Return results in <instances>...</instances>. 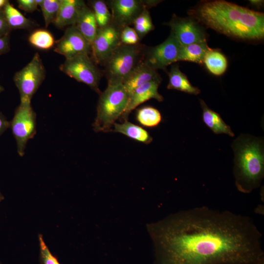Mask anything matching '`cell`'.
<instances>
[{
	"label": "cell",
	"mask_w": 264,
	"mask_h": 264,
	"mask_svg": "<svg viewBox=\"0 0 264 264\" xmlns=\"http://www.w3.org/2000/svg\"><path fill=\"white\" fill-rule=\"evenodd\" d=\"M155 264H260L262 235L248 217L200 206L148 225Z\"/></svg>",
	"instance_id": "6da1fadb"
},
{
	"label": "cell",
	"mask_w": 264,
	"mask_h": 264,
	"mask_svg": "<svg viewBox=\"0 0 264 264\" xmlns=\"http://www.w3.org/2000/svg\"><path fill=\"white\" fill-rule=\"evenodd\" d=\"M192 14L208 27L238 39L259 40L264 37V15L224 0L203 2Z\"/></svg>",
	"instance_id": "7a4b0ae2"
},
{
	"label": "cell",
	"mask_w": 264,
	"mask_h": 264,
	"mask_svg": "<svg viewBox=\"0 0 264 264\" xmlns=\"http://www.w3.org/2000/svg\"><path fill=\"white\" fill-rule=\"evenodd\" d=\"M231 147L235 185L239 191L249 194L261 185L264 177V138L241 134Z\"/></svg>",
	"instance_id": "3957f363"
},
{
	"label": "cell",
	"mask_w": 264,
	"mask_h": 264,
	"mask_svg": "<svg viewBox=\"0 0 264 264\" xmlns=\"http://www.w3.org/2000/svg\"><path fill=\"white\" fill-rule=\"evenodd\" d=\"M128 99L123 84H108L106 89L99 94L93 130L97 132L111 131L125 110Z\"/></svg>",
	"instance_id": "277c9868"
},
{
	"label": "cell",
	"mask_w": 264,
	"mask_h": 264,
	"mask_svg": "<svg viewBox=\"0 0 264 264\" xmlns=\"http://www.w3.org/2000/svg\"><path fill=\"white\" fill-rule=\"evenodd\" d=\"M145 47L121 44L104 64L108 84H123L143 61Z\"/></svg>",
	"instance_id": "5b68a950"
},
{
	"label": "cell",
	"mask_w": 264,
	"mask_h": 264,
	"mask_svg": "<svg viewBox=\"0 0 264 264\" xmlns=\"http://www.w3.org/2000/svg\"><path fill=\"white\" fill-rule=\"evenodd\" d=\"M10 127L16 141L17 152L22 156L28 141L36 133V114L31 102H21L10 122Z\"/></svg>",
	"instance_id": "8992f818"
},
{
	"label": "cell",
	"mask_w": 264,
	"mask_h": 264,
	"mask_svg": "<svg viewBox=\"0 0 264 264\" xmlns=\"http://www.w3.org/2000/svg\"><path fill=\"white\" fill-rule=\"evenodd\" d=\"M60 69L78 82L83 83L99 94L101 92L99 84L102 76L100 70L88 54H82L66 59Z\"/></svg>",
	"instance_id": "52a82bcc"
},
{
	"label": "cell",
	"mask_w": 264,
	"mask_h": 264,
	"mask_svg": "<svg viewBox=\"0 0 264 264\" xmlns=\"http://www.w3.org/2000/svg\"><path fill=\"white\" fill-rule=\"evenodd\" d=\"M45 77V67L40 55L36 53L30 62L14 76L13 80L19 91L21 102H31Z\"/></svg>",
	"instance_id": "ba28073f"
},
{
	"label": "cell",
	"mask_w": 264,
	"mask_h": 264,
	"mask_svg": "<svg viewBox=\"0 0 264 264\" xmlns=\"http://www.w3.org/2000/svg\"><path fill=\"white\" fill-rule=\"evenodd\" d=\"M159 1L149 0H110L106 1L111 15V23L121 30L132 25L145 9L156 5Z\"/></svg>",
	"instance_id": "9c48e42d"
},
{
	"label": "cell",
	"mask_w": 264,
	"mask_h": 264,
	"mask_svg": "<svg viewBox=\"0 0 264 264\" xmlns=\"http://www.w3.org/2000/svg\"><path fill=\"white\" fill-rule=\"evenodd\" d=\"M181 46L171 32L161 44L154 47L146 46L143 61L156 70L165 69L168 66L178 61Z\"/></svg>",
	"instance_id": "30bf717a"
},
{
	"label": "cell",
	"mask_w": 264,
	"mask_h": 264,
	"mask_svg": "<svg viewBox=\"0 0 264 264\" xmlns=\"http://www.w3.org/2000/svg\"><path fill=\"white\" fill-rule=\"evenodd\" d=\"M121 30L112 23L98 28L91 44V57L95 64L103 65L115 49L121 44Z\"/></svg>",
	"instance_id": "8fae6325"
},
{
	"label": "cell",
	"mask_w": 264,
	"mask_h": 264,
	"mask_svg": "<svg viewBox=\"0 0 264 264\" xmlns=\"http://www.w3.org/2000/svg\"><path fill=\"white\" fill-rule=\"evenodd\" d=\"M54 51L69 59L91 53V44L75 25L68 26L63 36L55 43Z\"/></svg>",
	"instance_id": "7c38bea8"
},
{
	"label": "cell",
	"mask_w": 264,
	"mask_h": 264,
	"mask_svg": "<svg viewBox=\"0 0 264 264\" xmlns=\"http://www.w3.org/2000/svg\"><path fill=\"white\" fill-rule=\"evenodd\" d=\"M168 25L182 46L206 42L202 30L192 20L173 17Z\"/></svg>",
	"instance_id": "4fadbf2b"
},
{
	"label": "cell",
	"mask_w": 264,
	"mask_h": 264,
	"mask_svg": "<svg viewBox=\"0 0 264 264\" xmlns=\"http://www.w3.org/2000/svg\"><path fill=\"white\" fill-rule=\"evenodd\" d=\"M161 78L147 82L134 89L129 96L127 107L121 118L123 121L128 120L131 112L140 105L151 99L159 102L163 100V96L158 91Z\"/></svg>",
	"instance_id": "5bb4252c"
},
{
	"label": "cell",
	"mask_w": 264,
	"mask_h": 264,
	"mask_svg": "<svg viewBox=\"0 0 264 264\" xmlns=\"http://www.w3.org/2000/svg\"><path fill=\"white\" fill-rule=\"evenodd\" d=\"M85 4L82 0H62L53 23L59 28L75 25L80 12Z\"/></svg>",
	"instance_id": "9a60e30c"
},
{
	"label": "cell",
	"mask_w": 264,
	"mask_h": 264,
	"mask_svg": "<svg viewBox=\"0 0 264 264\" xmlns=\"http://www.w3.org/2000/svg\"><path fill=\"white\" fill-rule=\"evenodd\" d=\"M160 78L156 69L151 67L142 61L124 82L123 85L129 96L134 89L141 85Z\"/></svg>",
	"instance_id": "2e32d148"
},
{
	"label": "cell",
	"mask_w": 264,
	"mask_h": 264,
	"mask_svg": "<svg viewBox=\"0 0 264 264\" xmlns=\"http://www.w3.org/2000/svg\"><path fill=\"white\" fill-rule=\"evenodd\" d=\"M75 25L82 35L91 44L97 34L98 27L90 7L86 4L84 6L80 12Z\"/></svg>",
	"instance_id": "e0dca14e"
},
{
	"label": "cell",
	"mask_w": 264,
	"mask_h": 264,
	"mask_svg": "<svg viewBox=\"0 0 264 264\" xmlns=\"http://www.w3.org/2000/svg\"><path fill=\"white\" fill-rule=\"evenodd\" d=\"M202 110V120L206 126L216 134H226L231 137L235 134L231 127L217 112L210 109L202 100H200Z\"/></svg>",
	"instance_id": "ac0fdd59"
},
{
	"label": "cell",
	"mask_w": 264,
	"mask_h": 264,
	"mask_svg": "<svg viewBox=\"0 0 264 264\" xmlns=\"http://www.w3.org/2000/svg\"><path fill=\"white\" fill-rule=\"evenodd\" d=\"M112 131L121 133L139 142L149 144L153 141L149 133L141 127L125 120L122 123H115Z\"/></svg>",
	"instance_id": "d6986e66"
},
{
	"label": "cell",
	"mask_w": 264,
	"mask_h": 264,
	"mask_svg": "<svg viewBox=\"0 0 264 264\" xmlns=\"http://www.w3.org/2000/svg\"><path fill=\"white\" fill-rule=\"evenodd\" d=\"M169 83L167 88L176 89L190 94L198 95L200 90L194 87L189 81L186 76L179 69L178 66L174 65L168 73Z\"/></svg>",
	"instance_id": "ffe728a7"
},
{
	"label": "cell",
	"mask_w": 264,
	"mask_h": 264,
	"mask_svg": "<svg viewBox=\"0 0 264 264\" xmlns=\"http://www.w3.org/2000/svg\"><path fill=\"white\" fill-rule=\"evenodd\" d=\"M210 49L206 42L181 46L178 61H185L202 64L205 56Z\"/></svg>",
	"instance_id": "44dd1931"
},
{
	"label": "cell",
	"mask_w": 264,
	"mask_h": 264,
	"mask_svg": "<svg viewBox=\"0 0 264 264\" xmlns=\"http://www.w3.org/2000/svg\"><path fill=\"white\" fill-rule=\"evenodd\" d=\"M2 9L11 29H28L33 26V22L23 15L8 0Z\"/></svg>",
	"instance_id": "7402d4cb"
},
{
	"label": "cell",
	"mask_w": 264,
	"mask_h": 264,
	"mask_svg": "<svg viewBox=\"0 0 264 264\" xmlns=\"http://www.w3.org/2000/svg\"><path fill=\"white\" fill-rule=\"evenodd\" d=\"M203 63L211 73L217 76L222 74L227 67V61L225 56L211 48L206 53Z\"/></svg>",
	"instance_id": "603a6c76"
},
{
	"label": "cell",
	"mask_w": 264,
	"mask_h": 264,
	"mask_svg": "<svg viewBox=\"0 0 264 264\" xmlns=\"http://www.w3.org/2000/svg\"><path fill=\"white\" fill-rule=\"evenodd\" d=\"M136 118L139 124L147 128L157 127L162 120L160 111L150 106L139 109L136 112Z\"/></svg>",
	"instance_id": "cb8c5ba5"
},
{
	"label": "cell",
	"mask_w": 264,
	"mask_h": 264,
	"mask_svg": "<svg viewBox=\"0 0 264 264\" xmlns=\"http://www.w3.org/2000/svg\"><path fill=\"white\" fill-rule=\"evenodd\" d=\"M29 43L42 50L51 48L55 44L53 35L46 29H38L33 31L28 37Z\"/></svg>",
	"instance_id": "d4e9b609"
},
{
	"label": "cell",
	"mask_w": 264,
	"mask_h": 264,
	"mask_svg": "<svg viewBox=\"0 0 264 264\" xmlns=\"http://www.w3.org/2000/svg\"><path fill=\"white\" fill-rule=\"evenodd\" d=\"M98 28L104 27L111 23V15L106 1L102 0L90 2Z\"/></svg>",
	"instance_id": "484cf974"
},
{
	"label": "cell",
	"mask_w": 264,
	"mask_h": 264,
	"mask_svg": "<svg viewBox=\"0 0 264 264\" xmlns=\"http://www.w3.org/2000/svg\"><path fill=\"white\" fill-rule=\"evenodd\" d=\"M132 25L140 40L154 29V26L149 11L145 9L134 21Z\"/></svg>",
	"instance_id": "4316f807"
},
{
	"label": "cell",
	"mask_w": 264,
	"mask_h": 264,
	"mask_svg": "<svg viewBox=\"0 0 264 264\" xmlns=\"http://www.w3.org/2000/svg\"><path fill=\"white\" fill-rule=\"evenodd\" d=\"M62 0H43L40 7L43 13L45 26L53 23L59 11Z\"/></svg>",
	"instance_id": "83f0119b"
},
{
	"label": "cell",
	"mask_w": 264,
	"mask_h": 264,
	"mask_svg": "<svg viewBox=\"0 0 264 264\" xmlns=\"http://www.w3.org/2000/svg\"><path fill=\"white\" fill-rule=\"evenodd\" d=\"M40 253L39 259L40 264H61L57 258L50 251L44 242L42 234L38 236Z\"/></svg>",
	"instance_id": "f1b7e54d"
},
{
	"label": "cell",
	"mask_w": 264,
	"mask_h": 264,
	"mask_svg": "<svg viewBox=\"0 0 264 264\" xmlns=\"http://www.w3.org/2000/svg\"><path fill=\"white\" fill-rule=\"evenodd\" d=\"M140 39L133 28L130 26L124 27L120 32L121 43L128 45H135L140 43Z\"/></svg>",
	"instance_id": "f546056e"
},
{
	"label": "cell",
	"mask_w": 264,
	"mask_h": 264,
	"mask_svg": "<svg viewBox=\"0 0 264 264\" xmlns=\"http://www.w3.org/2000/svg\"><path fill=\"white\" fill-rule=\"evenodd\" d=\"M19 7L27 12H33L38 6L35 0H18L17 1Z\"/></svg>",
	"instance_id": "4dcf8cb0"
},
{
	"label": "cell",
	"mask_w": 264,
	"mask_h": 264,
	"mask_svg": "<svg viewBox=\"0 0 264 264\" xmlns=\"http://www.w3.org/2000/svg\"><path fill=\"white\" fill-rule=\"evenodd\" d=\"M11 29L6 20L3 9H0V37L9 35Z\"/></svg>",
	"instance_id": "1f68e13d"
},
{
	"label": "cell",
	"mask_w": 264,
	"mask_h": 264,
	"mask_svg": "<svg viewBox=\"0 0 264 264\" xmlns=\"http://www.w3.org/2000/svg\"><path fill=\"white\" fill-rule=\"evenodd\" d=\"M9 49V35L0 37V54L8 52Z\"/></svg>",
	"instance_id": "d6a6232c"
},
{
	"label": "cell",
	"mask_w": 264,
	"mask_h": 264,
	"mask_svg": "<svg viewBox=\"0 0 264 264\" xmlns=\"http://www.w3.org/2000/svg\"><path fill=\"white\" fill-rule=\"evenodd\" d=\"M10 127V122L6 117L0 112V136Z\"/></svg>",
	"instance_id": "836d02e7"
},
{
	"label": "cell",
	"mask_w": 264,
	"mask_h": 264,
	"mask_svg": "<svg viewBox=\"0 0 264 264\" xmlns=\"http://www.w3.org/2000/svg\"><path fill=\"white\" fill-rule=\"evenodd\" d=\"M263 1L262 0H250V2L254 5H261Z\"/></svg>",
	"instance_id": "e575fe53"
},
{
	"label": "cell",
	"mask_w": 264,
	"mask_h": 264,
	"mask_svg": "<svg viewBox=\"0 0 264 264\" xmlns=\"http://www.w3.org/2000/svg\"><path fill=\"white\" fill-rule=\"evenodd\" d=\"M8 0H0V9L3 8Z\"/></svg>",
	"instance_id": "d590c367"
},
{
	"label": "cell",
	"mask_w": 264,
	"mask_h": 264,
	"mask_svg": "<svg viewBox=\"0 0 264 264\" xmlns=\"http://www.w3.org/2000/svg\"><path fill=\"white\" fill-rule=\"evenodd\" d=\"M4 199V197L0 192V202Z\"/></svg>",
	"instance_id": "8d00e7d4"
},
{
	"label": "cell",
	"mask_w": 264,
	"mask_h": 264,
	"mask_svg": "<svg viewBox=\"0 0 264 264\" xmlns=\"http://www.w3.org/2000/svg\"><path fill=\"white\" fill-rule=\"evenodd\" d=\"M4 90V88L1 85L0 83V93Z\"/></svg>",
	"instance_id": "74e56055"
},
{
	"label": "cell",
	"mask_w": 264,
	"mask_h": 264,
	"mask_svg": "<svg viewBox=\"0 0 264 264\" xmlns=\"http://www.w3.org/2000/svg\"><path fill=\"white\" fill-rule=\"evenodd\" d=\"M264 264V262H263L261 263V264Z\"/></svg>",
	"instance_id": "f35d334b"
},
{
	"label": "cell",
	"mask_w": 264,
	"mask_h": 264,
	"mask_svg": "<svg viewBox=\"0 0 264 264\" xmlns=\"http://www.w3.org/2000/svg\"><path fill=\"white\" fill-rule=\"evenodd\" d=\"M0 264H2V263H1V262L0 261Z\"/></svg>",
	"instance_id": "ab89813d"
}]
</instances>
